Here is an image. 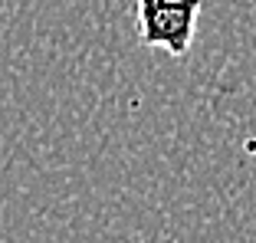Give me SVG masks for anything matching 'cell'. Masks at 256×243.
Here are the masks:
<instances>
[{
	"mask_svg": "<svg viewBox=\"0 0 256 243\" xmlns=\"http://www.w3.org/2000/svg\"><path fill=\"white\" fill-rule=\"evenodd\" d=\"M200 10L204 0H135L138 36L151 50H164L174 60H184L194 43Z\"/></svg>",
	"mask_w": 256,
	"mask_h": 243,
	"instance_id": "6da1fadb",
	"label": "cell"
}]
</instances>
